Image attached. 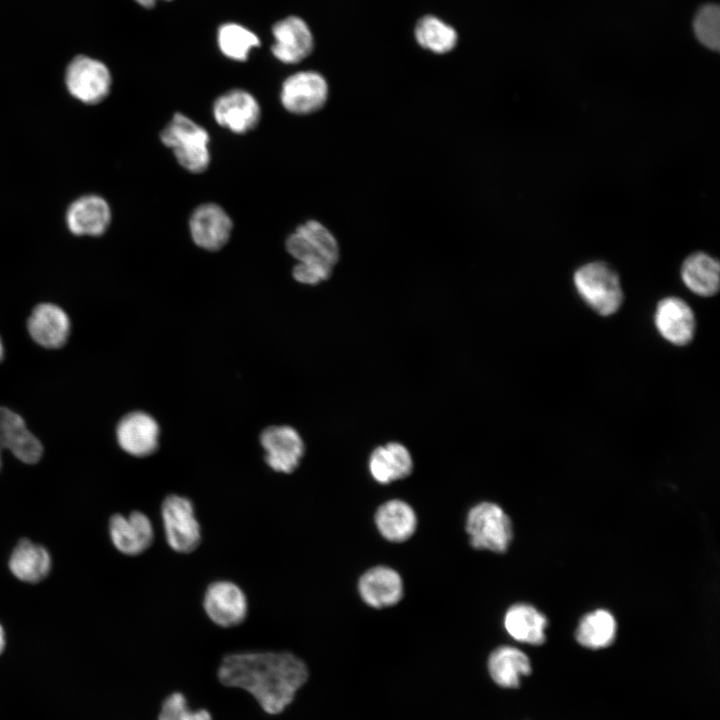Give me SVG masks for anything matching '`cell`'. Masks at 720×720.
I'll list each match as a JSON object with an SVG mask.
<instances>
[{
  "instance_id": "27",
  "label": "cell",
  "mask_w": 720,
  "mask_h": 720,
  "mask_svg": "<svg viewBox=\"0 0 720 720\" xmlns=\"http://www.w3.org/2000/svg\"><path fill=\"white\" fill-rule=\"evenodd\" d=\"M617 625L613 615L604 609L586 614L576 629V640L590 649L608 647L616 636Z\"/></svg>"
},
{
  "instance_id": "17",
  "label": "cell",
  "mask_w": 720,
  "mask_h": 720,
  "mask_svg": "<svg viewBox=\"0 0 720 720\" xmlns=\"http://www.w3.org/2000/svg\"><path fill=\"white\" fill-rule=\"evenodd\" d=\"M109 533L115 548L129 556L143 553L154 540L152 522L140 511H133L128 516L122 514L112 516Z\"/></svg>"
},
{
  "instance_id": "1",
  "label": "cell",
  "mask_w": 720,
  "mask_h": 720,
  "mask_svg": "<svg viewBox=\"0 0 720 720\" xmlns=\"http://www.w3.org/2000/svg\"><path fill=\"white\" fill-rule=\"evenodd\" d=\"M218 678L250 693L266 713L278 714L306 682L308 669L289 652H241L223 658Z\"/></svg>"
},
{
  "instance_id": "5",
  "label": "cell",
  "mask_w": 720,
  "mask_h": 720,
  "mask_svg": "<svg viewBox=\"0 0 720 720\" xmlns=\"http://www.w3.org/2000/svg\"><path fill=\"white\" fill-rule=\"evenodd\" d=\"M287 252L298 263L333 269L340 256L334 234L321 222L308 220L299 225L286 240Z\"/></svg>"
},
{
  "instance_id": "22",
  "label": "cell",
  "mask_w": 720,
  "mask_h": 720,
  "mask_svg": "<svg viewBox=\"0 0 720 720\" xmlns=\"http://www.w3.org/2000/svg\"><path fill=\"white\" fill-rule=\"evenodd\" d=\"M375 524L386 540L403 542L415 533L417 516L407 502L393 499L379 506L375 513Z\"/></svg>"
},
{
  "instance_id": "32",
  "label": "cell",
  "mask_w": 720,
  "mask_h": 720,
  "mask_svg": "<svg viewBox=\"0 0 720 720\" xmlns=\"http://www.w3.org/2000/svg\"><path fill=\"white\" fill-rule=\"evenodd\" d=\"M332 272L333 269L328 267L297 262L292 270V275L299 283L316 285L327 280Z\"/></svg>"
},
{
  "instance_id": "7",
  "label": "cell",
  "mask_w": 720,
  "mask_h": 720,
  "mask_svg": "<svg viewBox=\"0 0 720 720\" xmlns=\"http://www.w3.org/2000/svg\"><path fill=\"white\" fill-rule=\"evenodd\" d=\"M165 538L171 549L191 553L201 542V527L192 501L177 494L168 495L161 505Z\"/></svg>"
},
{
  "instance_id": "30",
  "label": "cell",
  "mask_w": 720,
  "mask_h": 720,
  "mask_svg": "<svg viewBox=\"0 0 720 720\" xmlns=\"http://www.w3.org/2000/svg\"><path fill=\"white\" fill-rule=\"evenodd\" d=\"M696 39L706 48L718 51L720 48V8L717 4L707 3L696 12L693 23Z\"/></svg>"
},
{
  "instance_id": "20",
  "label": "cell",
  "mask_w": 720,
  "mask_h": 720,
  "mask_svg": "<svg viewBox=\"0 0 720 720\" xmlns=\"http://www.w3.org/2000/svg\"><path fill=\"white\" fill-rule=\"evenodd\" d=\"M0 442L20 461L33 464L42 456L43 447L26 427L23 418L6 407H0Z\"/></svg>"
},
{
  "instance_id": "15",
  "label": "cell",
  "mask_w": 720,
  "mask_h": 720,
  "mask_svg": "<svg viewBox=\"0 0 720 720\" xmlns=\"http://www.w3.org/2000/svg\"><path fill=\"white\" fill-rule=\"evenodd\" d=\"M160 429L156 420L144 412L125 415L117 425L116 438L122 450L135 457L153 454L159 446Z\"/></svg>"
},
{
  "instance_id": "8",
  "label": "cell",
  "mask_w": 720,
  "mask_h": 720,
  "mask_svg": "<svg viewBox=\"0 0 720 720\" xmlns=\"http://www.w3.org/2000/svg\"><path fill=\"white\" fill-rule=\"evenodd\" d=\"M329 86L317 71H298L282 83L280 101L286 111L295 115H309L321 110L327 103Z\"/></svg>"
},
{
  "instance_id": "26",
  "label": "cell",
  "mask_w": 720,
  "mask_h": 720,
  "mask_svg": "<svg viewBox=\"0 0 720 720\" xmlns=\"http://www.w3.org/2000/svg\"><path fill=\"white\" fill-rule=\"evenodd\" d=\"M547 619L535 607L528 604L511 606L504 616V627L515 640L531 645L544 643Z\"/></svg>"
},
{
  "instance_id": "4",
  "label": "cell",
  "mask_w": 720,
  "mask_h": 720,
  "mask_svg": "<svg viewBox=\"0 0 720 720\" xmlns=\"http://www.w3.org/2000/svg\"><path fill=\"white\" fill-rule=\"evenodd\" d=\"M466 532L472 547L497 553L507 550L513 536L510 518L492 502H481L470 509Z\"/></svg>"
},
{
  "instance_id": "10",
  "label": "cell",
  "mask_w": 720,
  "mask_h": 720,
  "mask_svg": "<svg viewBox=\"0 0 720 720\" xmlns=\"http://www.w3.org/2000/svg\"><path fill=\"white\" fill-rule=\"evenodd\" d=\"M212 113L221 127L236 134L253 130L261 117L257 99L243 89H231L220 95L213 104Z\"/></svg>"
},
{
  "instance_id": "19",
  "label": "cell",
  "mask_w": 720,
  "mask_h": 720,
  "mask_svg": "<svg viewBox=\"0 0 720 720\" xmlns=\"http://www.w3.org/2000/svg\"><path fill=\"white\" fill-rule=\"evenodd\" d=\"M27 327L30 336L37 344L55 349L65 344L70 333V320L59 306L42 303L32 311Z\"/></svg>"
},
{
  "instance_id": "14",
  "label": "cell",
  "mask_w": 720,
  "mask_h": 720,
  "mask_svg": "<svg viewBox=\"0 0 720 720\" xmlns=\"http://www.w3.org/2000/svg\"><path fill=\"white\" fill-rule=\"evenodd\" d=\"M111 219L109 203L96 194L75 199L65 213L66 226L76 236H101L109 228Z\"/></svg>"
},
{
  "instance_id": "25",
  "label": "cell",
  "mask_w": 720,
  "mask_h": 720,
  "mask_svg": "<svg viewBox=\"0 0 720 720\" xmlns=\"http://www.w3.org/2000/svg\"><path fill=\"white\" fill-rule=\"evenodd\" d=\"M9 568L19 580L37 583L48 575L51 558L48 551L41 545L21 539L12 551Z\"/></svg>"
},
{
  "instance_id": "2",
  "label": "cell",
  "mask_w": 720,
  "mask_h": 720,
  "mask_svg": "<svg viewBox=\"0 0 720 720\" xmlns=\"http://www.w3.org/2000/svg\"><path fill=\"white\" fill-rule=\"evenodd\" d=\"M161 142L170 148L182 168L202 173L210 164L207 130L182 113H175L160 133Z\"/></svg>"
},
{
  "instance_id": "6",
  "label": "cell",
  "mask_w": 720,
  "mask_h": 720,
  "mask_svg": "<svg viewBox=\"0 0 720 720\" xmlns=\"http://www.w3.org/2000/svg\"><path fill=\"white\" fill-rule=\"evenodd\" d=\"M64 82L69 94L79 102L95 105L110 93L112 75L102 61L77 55L66 67Z\"/></svg>"
},
{
  "instance_id": "36",
  "label": "cell",
  "mask_w": 720,
  "mask_h": 720,
  "mask_svg": "<svg viewBox=\"0 0 720 720\" xmlns=\"http://www.w3.org/2000/svg\"><path fill=\"white\" fill-rule=\"evenodd\" d=\"M2 449H3V447H2L1 442H0V468H1V464H2V458H1V451H2Z\"/></svg>"
},
{
  "instance_id": "34",
  "label": "cell",
  "mask_w": 720,
  "mask_h": 720,
  "mask_svg": "<svg viewBox=\"0 0 720 720\" xmlns=\"http://www.w3.org/2000/svg\"><path fill=\"white\" fill-rule=\"evenodd\" d=\"M5 648V633L3 630V627L0 624V654L3 652Z\"/></svg>"
},
{
  "instance_id": "24",
  "label": "cell",
  "mask_w": 720,
  "mask_h": 720,
  "mask_svg": "<svg viewBox=\"0 0 720 720\" xmlns=\"http://www.w3.org/2000/svg\"><path fill=\"white\" fill-rule=\"evenodd\" d=\"M488 672L500 687L516 688L521 678L531 673V663L520 649L500 646L488 658Z\"/></svg>"
},
{
  "instance_id": "13",
  "label": "cell",
  "mask_w": 720,
  "mask_h": 720,
  "mask_svg": "<svg viewBox=\"0 0 720 720\" xmlns=\"http://www.w3.org/2000/svg\"><path fill=\"white\" fill-rule=\"evenodd\" d=\"M233 222L220 205L205 203L198 206L189 219L193 242L208 251H217L229 241Z\"/></svg>"
},
{
  "instance_id": "3",
  "label": "cell",
  "mask_w": 720,
  "mask_h": 720,
  "mask_svg": "<svg viewBox=\"0 0 720 720\" xmlns=\"http://www.w3.org/2000/svg\"><path fill=\"white\" fill-rule=\"evenodd\" d=\"M574 286L582 300L596 313L610 316L623 303V291L616 271L600 261L580 266L573 276Z\"/></svg>"
},
{
  "instance_id": "31",
  "label": "cell",
  "mask_w": 720,
  "mask_h": 720,
  "mask_svg": "<svg viewBox=\"0 0 720 720\" xmlns=\"http://www.w3.org/2000/svg\"><path fill=\"white\" fill-rule=\"evenodd\" d=\"M158 720H213L205 709L190 710L186 697L174 692L163 701Z\"/></svg>"
},
{
  "instance_id": "33",
  "label": "cell",
  "mask_w": 720,
  "mask_h": 720,
  "mask_svg": "<svg viewBox=\"0 0 720 720\" xmlns=\"http://www.w3.org/2000/svg\"><path fill=\"white\" fill-rule=\"evenodd\" d=\"M134 1L143 8L151 9L156 5V3L159 0H134ZM163 1H172V0H163Z\"/></svg>"
},
{
  "instance_id": "29",
  "label": "cell",
  "mask_w": 720,
  "mask_h": 720,
  "mask_svg": "<svg viewBox=\"0 0 720 720\" xmlns=\"http://www.w3.org/2000/svg\"><path fill=\"white\" fill-rule=\"evenodd\" d=\"M418 44L436 54L450 52L457 44V32L441 19L428 15L421 18L415 28Z\"/></svg>"
},
{
  "instance_id": "9",
  "label": "cell",
  "mask_w": 720,
  "mask_h": 720,
  "mask_svg": "<svg viewBox=\"0 0 720 720\" xmlns=\"http://www.w3.org/2000/svg\"><path fill=\"white\" fill-rule=\"evenodd\" d=\"M208 618L218 626L229 628L241 624L248 614V600L244 591L226 580L211 583L203 597Z\"/></svg>"
},
{
  "instance_id": "16",
  "label": "cell",
  "mask_w": 720,
  "mask_h": 720,
  "mask_svg": "<svg viewBox=\"0 0 720 720\" xmlns=\"http://www.w3.org/2000/svg\"><path fill=\"white\" fill-rule=\"evenodd\" d=\"M654 322L659 334L671 344L686 345L694 337L695 316L681 298L671 296L662 299L657 304Z\"/></svg>"
},
{
  "instance_id": "11",
  "label": "cell",
  "mask_w": 720,
  "mask_h": 720,
  "mask_svg": "<svg viewBox=\"0 0 720 720\" xmlns=\"http://www.w3.org/2000/svg\"><path fill=\"white\" fill-rule=\"evenodd\" d=\"M266 464L275 472L292 473L304 455V442L300 434L287 425L270 426L260 435Z\"/></svg>"
},
{
  "instance_id": "18",
  "label": "cell",
  "mask_w": 720,
  "mask_h": 720,
  "mask_svg": "<svg viewBox=\"0 0 720 720\" xmlns=\"http://www.w3.org/2000/svg\"><path fill=\"white\" fill-rule=\"evenodd\" d=\"M358 591L362 600L373 608H385L397 604L404 592L400 574L387 566L367 570L359 579Z\"/></svg>"
},
{
  "instance_id": "21",
  "label": "cell",
  "mask_w": 720,
  "mask_h": 720,
  "mask_svg": "<svg viewBox=\"0 0 720 720\" xmlns=\"http://www.w3.org/2000/svg\"><path fill=\"white\" fill-rule=\"evenodd\" d=\"M413 469V460L408 449L397 442L379 446L369 458V471L380 484L406 478Z\"/></svg>"
},
{
  "instance_id": "28",
  "label": "cell",
  "mask_w": 720,
  "mask_h": 720,
  "mask_svg": "<svg viewBox=\"0 0 720 720\" xmlns=\"http://www.w3.org/2000/svg\"><path fill=\"white\" fill-rule=\"evenodd\" d=\"M217 44L224 56L243 62L248 59L252 49L260 46V38L239 23L227 22L217 30Z\"/></svg>"
},
{
  "instance_id": "23",
  "label": "cell",
  "mask_w": 720,
  "mask_h": 720,
  "mask_svg": "<svg viewBox=\"0 0 720 720\" xmlns=\"http://www.w3.org/2000/svg\"><path fill=\"white\" fill-rule=\"evenodd\" d=\"M681 278L685 286L701 297L715 295L720 286V265L704 252L689 255L681 267Z\"/></svg>"
},
{
  "instance_id": "12",
  "label": "cell",
  "mask_w": 720,
  "mask_h": 720,
  "mask_svg": "<svg viewBox=\"0 0 720 720\" xmlns=\"http://www.w3.org/2000/svg\"><path fill=\"white\" fill-rule=\"evenodd\" d=\"M273 56L284 64H296L307 58L314 47L312 32L299 16H287L272 26Z\"/></svg>"
},
{
  "instance_id": "35",
  "label": "cell",
  "mask_w": 720,
  "mask_h": 720,
  "mask_svg": "<svg viewBox=\"0 0 720 720\" xmlns=\"http://www.w3.org/2000/svg\"><path fill=\"white\" fill-rule=\"evenodd\" d=\"M3 353H4L3 344H2V341H1V339H0V361H1L2 357H3Z\"/></svg>"
}]
</instances>
